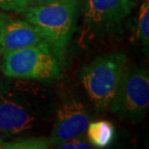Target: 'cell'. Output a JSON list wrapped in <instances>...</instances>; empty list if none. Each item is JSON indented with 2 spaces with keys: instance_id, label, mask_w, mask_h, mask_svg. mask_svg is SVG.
<instances>
[{
  "instance_id": "6da1fadb",
  "label": "cell",
  "mask_w": 149,
  "mask_h": 149,
  "mask_svg": "<svg viewBox=\"0 0 149 149\" xmlns=\"http://www.w3.org/2000/svg\"><path fill=\"white\" fill-rule=\"evenodd\" d=\"M0 82V136H20L39 131L50 119V91L32 79Z\"/></svg>"
},
{
  "instance_id": "7a4b0ae2",
  "label": "cell",
  "mask_w": 149,
  "mask_h": 149,
  "mask_svg": "<svg viewBox=\"0 0 149 149\" xmlns=\"http://www.w3.org/2000/svg\"><path fill=\"white\" fill-rule=\"evenodd\" d=\"M76 0H52L22 12L26 22L37 28L58 58L67 52L76 19Z\"/></svg>"
},
{
  "instance_id": "3957f363",
  "label": "cell",
  "mask_w": 149,
  "mask_h": 149,
  "mask_svg": "<svg viewBox=\"0 0 149 149\" xmlns=\"http://www.w3.org/2000/svg\"><path fill=\"white\" fill-rule=\"evenodd\" d=\"M1 72L10 79L47 80L57 79L61 68L58 56L44 44L4 53Z\"/></svg>"
},
{
  "instance_id": "277c9868",
  "label": "cell",
  "mask_w": 149,
  "mask_h": 149,
  "mask_svg": "<svg viewBox=\"0 0 149 149\" xmlns=\"http://www.w3.org/2000/svg\"><path fill=\"white\" fill-rule=\"evenodd\" d=\"M126 55L121 52L96 57L83 68L81 81L98 109L109 107L125 71Z\"/></svg>"
},
{
  "instance_id": "5b68a950",
  "label": "cell",
  "mask_w": 149,
  "mask_h": 149,
  "mask_svg": "<svg viewBox=\"0 0 149 149\" xmlns=\"http://www.w3.org/2000/svg\"><path fill=\"white\" fill-rule=\"evenodd\" d=\"M149 106V77L145 69L124 71L109 107L114 114L131 123L144 118Z\"/></svg>"
},
{
  "instance_id": "8992f818",
  "label": "cell",
  "mask_w": 149,
  "mask_h": 149,
  "mask_svg": "<svg viewBox=\"0 0 149 149\" xmlns=\"http://www.w3.org/2000/svg\"><path fill=\"white\" fill-rule=\"evenodd\" d=\"M90 116L86 107L77 100H70L59 107L54 118L50 143L61 145L70 139L81 136L87 129Z\"/></svg>"
},
{
  "instance_id": "52a82bcc",
  "label": "cell",
  "mask_w": 149,
  "mask_h": 149,
  "mask_svg": "<svg viewBox=\"0 0 149 149\" xmlns=\"http://www.w3.org/2000/svg\"><path fill=\"white\" fill-rule=\"evenodd\" d=\"M134 7L132 0H84L82 14L90 27L109 28L129 16Z\"/></svg>"
},
{
  "instance_id": "ba28073f",
  "label": "cell",
  "mask_w": 149,
  "mask_h": 149,
  "mask_svg": "<svg viewBox=\"0 0 149 149\" xmlns=\"http://www.w3.org/2000/svg\"><path fill=\"white\" fill-rule=\"evenodd\" d=\"M44 44L47 43L31 23L24 20L12 19L7 17L1 34L2 54L23 47Z\"/></svg>"
},
{
  "instance_id": "9c48e42d",
  "label": "cell",
  "mask_w": 149,
  "mask_h": 149,
  "mask_svg": "<svg viewBox=\"0 0 149 149\" xmlns=\"http://www.w3.org/2000/svg\"><path fill=\"white\" fill-rule=\"evenodd\" d=\"M86 131L90 143L99 148L108 146L112 141L115 134L113 125L106 120L89 122Z\"/></svg>"
},
{
  "instance_id": "30bf717a",
  "label": "cell",
  "mask_w": 149,
  "mask_h": 149,
  "mask_svg": "<svg viewBox=\"0 0 149 149\" xmlns=\"http://www.w3.org/2000/svg\"><path fill=\"white\" fill-rule=\"evenodd\" d=\"M50 141L42 138H26L15 141L3 142L2 148L7 149H44L49 148Z\"/></svg>"
},
{
  "instance_id": "8fae6325",
  "label": "cell",
  "mask_w": 149,
  "mask_h": 149,
  "mask_svg": "<svg viewBox=\"0 0 149 149\" xmlns=\"http://www.w3.org/2000/svg\"><path fill=\"white\" fill-rule=\"evenodd\" d=\"M139 38L144 47L149 45V1L145 0L139 8Z\"/></svg>"
},
{
  "instance_id": "7c38bea8",
  "label": "cell",
  "mask_w": 149,
  "mask_h": 149,
  "mask_svg": "<svg viewBox=\"0 0 149 149\" xmlns=\"http://www.w3.org/2000/svg\"><path fill=\"white\" fill-rule=\"evenodd\" d=\"M31 0H0V9L22 13L30 4Z\"/></svg>"
},
{
  "instance_id": "4fadbf2b",
  "label": "cell",
  "mask_w": 149,
  "mask_h": 149,
  "mask_svg": "<svg viewBox=\"0 0 149 149\" xmlns=\"http://www.w3.org/2000/svg\"><path fill=\"white\" fill-rule=\"evenodd\" d=\"M60 149H90L92 148V144L89 142L79 139V136L70 139L61 145H58Z\"/></svg>"
},
{
  "instance_id": "5bb4252c",
  "label": "cell",
  "mask_w": 149,
  "mask_h": 149,
  "mask_svg": "<svg viewBox=\"0 0 149 149\" xmlns=\"http://www.w3.org/2000/svg\"><path fill=\"white\" fill-rule=\"evenodd\" d=\"M7 15L3 14L0 12V56L2 55V49H1V34H2V29H3V26H4V23H5V20L7 19Z\"/></svg>"
},
{
  "instance_id": "9a60e30c",
  "label": "cell",
  "mask_w": 149,
  "mask_h": 149,
  "mask_svg": "<svg viewBox=\"0 0 149 149\" xmlns=\"http://www.w3.org/2000/svg\"><path fill=\"white\" fill-rule=\"evenodd\" d=\"M31 1H34L36 3H42V2H47V1H52V0H31Z\"/></svg>"
},
{
  "instance_id": "2e32d148",
  "label": "cell",
  "mask_w": 149,
  "mask_h": 149,
  "mask_svg": "<svg viewBox=\"0 0 149 149\" xmlns=\"http://www.w3.org/2000/svg\"><path fill=\"white\" fill-rule=\"evenodd\" d=\"M2 146H3V141L0 139V148H2Z\"/></svg>"
}]
</instances>
